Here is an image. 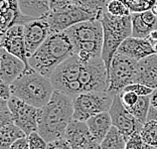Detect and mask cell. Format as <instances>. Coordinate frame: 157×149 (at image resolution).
<instances>
[{"mask_svg":"<svg viewBox=\"0 0 157 149\" xmlns=\"http://www.w3.org/2000/svg\"><path fill=\"white\" fill-rule=\"evenodd\" d=\"M73 117V98L55 91L48 104L40 108L37 132L48 142L65 137Z\"/></svg>","mask_w":157,"mask_h":149,"instance_id":"cell-1","label":"cell"},{"mask_svg":"<svg viewBox=\"0 0 157 149\" xmlns=\"http://www.w3.org/2000/svg\"><path fill=\"white\" fill-rule=\"evenodd\" d=\"M74 55V48L66 31L52 33L28 58V65L37 73L51 78L58 67Z\"/></svg>","mask_w":157,"mask_h":149,"instance_id":"cell-2","label":"cell"},{"mask_svg":"<svg viewBox=\"0 0 157 149\" xmlns=\"http://www.w3.org/2000/svg\"><path fill=\"white\" fill-rule=\"evenodd\" d=\"M74 48V55L83 63L102 58L104 32L101 20L96 18L80 22L65 30Z\"/></svg>","mask_w":157,"mask_h":149,"instance_id":"cell-3","label":"cell"},{"mask_svg":"<svg viewBox=\"0 0 157 149\" xmlns=\"http://www.w3.org/2000/svg\"><path fill=\"white\" fill-rule=\"evenodd\" d=\"M10 88L12 96L36 108L48 104L56 91L49 78L37 73L31 67L24 70Z\"/></svg>","mask_w":157,"mask_h":149,"instance_id":"cell-4","label":"cell"},{"mask_svg":"<svg viewBox=\"0 0 157 149\" xmlns=\"http://www.w3.org/2000/svg\"><path fill=\"white\" fill-rule=\"evenodd\" d=\"M103 25L104 42H103L102 59L108 70L112 59L122 42L132 35L131 15L114 16L109 12H104L100 18Z\"/></svg>","mask_w":157,"mask_h":149,"instance_id":"cell-5","label":"cell"},{"mask_svg":"<svg viewBox=\"0 0 157 149\" xmlns=\"http://www.w3.org/2000/svg\"><path fill=\"white\" fill-rule=\"evenodd\" d=\"M82 67L83 62L76 55H73L60 63L49 78L55 90L62 92L71 98L83 94V88L80 83Z\"/></svg>","mask_w":157,"mask_h":149,"instance_id":"cell-6","label":"cell"},{"mask_svg":"<svg viewBox=\"0 0 157 149\" xmlns=\"http://www.w3.org/2000/svg\"><path fill=\"white\" fill-rule=\"evenodd\" d=\"M114 96L108 92H89L73 98L74 120L87 122L91 117L103 112H109Z\"/></svg>","mask_w":157,"mask_h":149,"instance_id":"cell-7","label":"cell"},{"mask_svg":"<svg viewBox=\"0 0 157 149\" xmlns=\"http://www.w3.org/2000/svg\"><path fill=\"white\" fill-rule=\"evenodd\" d=\"M137 63L135 59L116 52L109 69V86L107 92L110 95H120L125 88L135 83Z\"/></svg>","mask_w":157,"mask_h":149,"instance_id":"cell-8","label":"cell"},{"mask_svg":"<svg viewBox=\"0 0 157 149\" xmlns=\"http://www.w3.org/2000/svg\"><path fill=\"white\" fill-rule=\"evenodd\" d=\"M95 14L88 12L81 6L75 4L74 2H69L62 8L55 11H51L44 19L48 20L51 27V32H63L67 28L72 27L80 22L96 19Z\"/></svg>","mask_w":157,"mask_h":149,"instance_id":"cell-9","label":"cell"},{"mask_svg":"<svg viewBox=\"0 0 157 149\" xmlns=\"http://www.w3.org/2000/svg\"><path fill=\"white\" fill-rule=\"evenodd\" d=\"M8 107L11 111L13 122L28 136L37 131L40 108L33 107L12 96L8 100Z\"/></svg>","mask_w":157,"mask_h":149,"instance_id":"cell-10","label":"cell"},{"mask_svg":"<svg viewBox=\"0 0 157 149\" xmlns=\"http://www.w3.org/2000/svg\"><path fill=\"white\" fill-rule=\"evenodd\" d=\"M109 113L111 115L113 126L119 129V131L127 140L133 134L141 132L144 124H142L136 117L128 111V109L125 107L121 101L120 95L114 96V100Z\"/></svg>","mask_w":157,"mask_h":149,"instance_id":"cell-11","label":"cell"},{"mask_svg":"<svg viewBox=\"0 0 157 149\" xmlns=\"http://www.w3.org/2000/svg\"><path fill=\"white\" fill-rule=\"evenodd\" d=\"M65 138L73 149H100L101 145L93 137L87 123L74 119L67 126Z\"/></svg>","mask_w":157,"mask_h":149,"instance_id":"cell-12","label":"cell"},{"mask_svg":"<svg viewBox=\"0 0 157 149\" xmlns=\"http://www.w3.org/2000/svg\"><path fill=\"white\" fill-rule=\"evenodd\" d=\"M23 28L27 56L30 58L52 34L51 27L46 19H33L24 24Z\"/></svg>","mask_w":157,"mask_h":149,"instance_id":"cell-13","label":"cell"},{"mask_svg":"<svg viewBox=\"0 0 157 149\" xmlns=\"http://www.w3.org/2000/svg\"><path fill=\"white\" fill-rule=\"evenodd\" d=\"M1 48L23 61L26 68H30L28 65L23 25H14L1 34Z\"/></svg>","mask_w":157,"mask_h":149,"instance_id":"cell-14","label":"cell"},{"mask_svg":"<svg viewBox=\"0 0 157 149\" xmlns=\"http://www.w3.org/2000/svg\"><path fill=\"white\" fill-rule=\"evenodd\" d=\"M19 8L18 0H0V28L1 34L14 25H24L30 21Z\"/></svg>","mask_w":157,"mask_h":149,"instance_id":"cell-15","label":"cell"},{"mask_svg":"<svg viewBox=\"0 0 157 149\" xmlns=\"http://www.w3.org/2000/svg\"><path fill=\"white\" fill-rule=\"evenodd\" d=\"M117 52L122 54L135 61H141L153 54H156L154 48L147 38H138L130 36L125 40Z\"/></svg>","mask_w":157,"mask_h":149,"instance_id":"cell-16","label":"cell"},{"mask_svg":"<svg viewBox=\"0 0 157 149\" xmlns=\"http://www.w3.org/2000/svg\"><path fill=\"white\" fill-rule=\"evenodd\" d=\"M26 69L23 61L9 54L4 48L0 51V78L6 84L11 85Z\"/></svg>","mask_w":157,"mask_h":149,"instance_id":"cell-17","label":"cell"},{"mask_svg":"<svg viewBox=\"0 0 157 149\" xmlns=\"http://www.w3.org/2000/svg\"><path fill=\"white\" fill-rule=\"evenodd\" d=\"M132 35L133 37L148 38L153 31L157 30V15L151 10L131 13Z\"/></svg>","mask_w":157,"mask_h":149,"instance_id":"cell-18","label":"cell"},{"mask_svg":"<svg viewBox=\"0 0 157 149\" xmlns=\"http://www.w3.org/2000/svg\"><path fill=\"white\" fill-rule=\"evenodd\" d=\"M135 83L143 84L153 90L157 89V54H153L137 63Z\"/></svg>","mask_w":157,"mask_h":149,"instance_id":"cell-19","label":"cell"},{"mask_svg":"<svg viewBox=\"0 0 157 149\" xmlns=\"http://www.w3.org/2000/svg\"><path fill=\"white\" fill-rule=\"evenodd\" d=\"M87 125L91 134L99 143H101L110 129L112 128V118L109 112H103L91 117L88 120Z\"/></svg>","mask_w":157,"mask_h":149,"instance_id":"cell-20","label":"cell"},{"mask_svg":"<svg viewBox=\"0 0 157 149\" xmlns=\"http://www.w3.org/2000/svg\"><path fill=\"white\" fill-rule=\"evenodd\" d=\"M23 15L33 19H44L49 13L48 0H18Z\"/></svg>","mask_w":157,"mask_h":149,"instance_id":"cell-21","label":"cell"},{"mask_svg":"<svg viewBox=\"0 0 157 149\" xmlns=\"http://www.w3.org/2000/svg\"><path fill=\"white\" fill-rule=\"evenodd\" d=\"M25 136V133L13 122L2 124L0 125V148L9 149L12 143Z\"/></svg>","mask_w":157,"mask_h":149,"instance_id":"cell-22","label":"cell"},{"mask_svg":"<svg viewBox=\"0 0 157 149\" xmlns=\"http://www.w3.org/2000/svg\"><path fill=\"white\" fill-rule=\"evenodd\" d=\"M127 139L119 129L115 126H112L108 134L101 142L100 149H126Z\"/></svg>","mask_w":157,"mask_h":149,"instance_id":"cell-23","label":"cell"},{"mask_svg":"<svg viewBox=\"0 0 157 149\" xmlns=\"http://www.w3.org/2000/svg\"><path fill=\"white\" fill-rule=\"evenodd\" d=\"M111 0H75L74 3L88 12L95 14L97 18L100 19L103 13L107 11V6Z\"/></svg>","mask_w":157,"mask_h":149,"instance_id":"cell-24","label":"cell"},{"mask_svg":"<svg viewBox=\"0 0 157 149\" xmlns=\"http://www.w3.org/2000/svg\"><path fill=\"white\" fill-rule=\"evenodd\" d=\"M150 107H151L150 96H140L136 104L132 106L131 108H128V111L132 115L136 117L142 124H144L147 121V117Z\"/></svg>","mask_w":157,"mask_h":149,"instance_id":"cell-25","label":"cell"},{"mask_svg":"<svg viewBox=\"0 0 157 149\" xmlns=\"http://www.w3.org/2000/svg\"><path fill=\"white\" fill-rule=\"evenodd\" d=\"M140 135L144 143L157 148V121L147 120L141 129Z\"/></svg>","mask_w":157,"mask_h":149,"instance_id":"cell-26","label":"cell"},{"mask_svg":"<svg viewBox=\"0 0 157 149\" xmlns=\"http://www.w3.org/2000/svg\"><path fill=\"white\" fill-rule=\"evenodd\" d=\"M124 3L131 13L143 12L151 10L157 0H119Z\"/></svg>","mask_w":157,"mask_h":149,"instance_id":"cell-27","label":"cell"},{"mask_svg":"<svg viewBox=\"0 0 157 149\" xmlns=\"http://www.w3.org/2000/svg\"><path fill=\"white\" fill-rule=\"evenodd\" d=\"M107 12L114 16H128L131 14L126 5L119 0H111L107 6Z\"/></svg>","mask_w":157,"mask_h":149,"instance_id":"cell-28","label":"cell"},{"mask_svg":"<svg viewBox=\"0 0 157 149\" xmlns=\"http://www.w3.org/2000/svg\"><path fill=\"white\" fill-rule=\"evenodd\" d=\"M28 143H29L30 149H46L48 142L46 141L37 131L33 132L27 136Z\"/></svg>","mask_w":157,"mask_h":149,"instance_id":"cell-29","label":"cell"},{"mask_svg":"<svg viewBox=\"0 0 157 149\" xmlns=\"http://www.w3.org/2000/svg\"><path fill=\"white\" fill-rule=\"evenodd\" d=\"M124 91L134 92L139 97H140V96H150L153 93V89L145 86L143 84H139V83H133L129 85V86L124 89Z\"/></svg>","mask_w":157,"mask_h":149,"instance_id":"cell-30","label":"cell"},{"mask_svg":"<svg viewBox=\"0 0 157 149\" xmlns=\"http://www.w3.org/2000/svg\"><path fill=\"white\" fill-rule=\"evenodd\" d=\"M120 98H121V101L123 103V105L128 109L136 104L139 99V96L137 94H135L134 92L123 91L122 93L120 94Z\"/></svg>","mask_w":157,"mask_h":149,"instance_id":"cell-31","label":"cell"},{"mask_svg":"<svg viewBox=\"0 0 157 149\" xmlns=\"http://www.w3.org/2000/svg\"><path fill=\"white\" fill-rule=\"evenodd\" d=\"M144 141L140 135V132L133 134L126 142V149H142Z\"/></svg>","mask_w":157,"mask_h":149,"instance_id":"cell-32","label":"cell"},{"mask_svg":"<svg viewBox=\"0 0 157 149\" xmlns=\"http://www.w3.org/2000/svg\"><path fill=\"white\" fill-rule=\"evenodd\" d=\"M46 149H73L65 137L48 142Z\"/></svg>","mask_w":157,"mask_h":149,"instance_id":"cell-33","label":"cell"},{"mask_svg":"<svg viewBox=\"0 0 157 149\" xmlns=\"http://www.w3.org/2000/svg\"><path fill=\"white\" fill-rule=\"evenodd\" d=\"M11 97H12V93H11L10 85L1 81L0 82V98L3 99V100L8 101Z\"/></svg>","mask_w":157,"mask_h":149,"instance_id":"cell-34","label":"cell"},{"mask_svg":"<svg viewBox=\"0 0 157 149\" xmlns=\"http://www.w3.org/2000/svg\"><path fill=\"white\" fill-rule=\"evenodd\" d=\"M9 149H30L27 136L19 138L18 140H16L15 142L11 144V146L9 147Z\"/></svg>","mask_w":157,"mask_h":149,"instance_id":"cell-35","label":"cell"},{"mask_svg":"<svg viewBox=\"0 0 157 149\" xmlns=\"http://www.w3.org/2000/svg\"><path fill=\"white\" fill-rule=\"evenodd\" d=\"M150 103L151 107L154 108L157 111V89L153 90V93L150 95Z\"/></svg>","mask_w":157,"mask_h":149,"instance_id":"cell-36","label":"cell"},{"mask_svg":"<svg viewBox=\"0 0 157 149\" xmlns=\"http://www.w3.org/2000/svg\"><path fill=\"white\" fill-rule=\"evenodd\" d=\"M147 120H156V121H157V111L154 108L150 107V110H149V113H148Z\"/></svg>","mask_w":157,"mask_h":149,"instance_id":"cell-37","label":"cell"},{"mask_svg":"<svg viewBox=\"0 0 157 149\" xmlns=\"http://www.w3.org/2000/svg\"><path fill=\"white\" fill-rule=\"evenodd\" d=\"M142 149H157V148L151 146V145H148V144L144 143V144H143V147H142Z\"/></svg>","mask_w":157,"mask_h":149,"instance_id":"cell-38","label":"cell"},{"mask_svg":"<svg viewBox=\"0 0 157 149\" xmlns=\"http://www.w3.org/2000/svg\"><path fill=\"white\" fill-rule=\"evenodd\" d=\"M151 11L155 14V15H157V1H156V3L154 4V6L152 7V9H151Z\"/></svg>","mask_w":157,"mask_h":149,"instance_id":"cell-39","label":"cell"},{"mask_svg":"<svg viewBox=\"0 0 157 149\" xmlns=\"http://www.w3.org/2000/svg\"><path fill=\"white\" fill-rule=\"evenodd\" d=\"M152 45H153V48H154V49H155V52H156V54H157V40H155V41H153L152 44H151Z\"/></svg>","mask_w":157,"mask_h":149,"instance_id":"cell-40","label":"cell"},{"mask_svg":"<svg viewBox=\"0 0 157 149\" xmlns=\"http://www.w3.org/2000/svg\"><path fill=\"white\" fill-rule=\"evenodd\" d=\"M67 1H69V2H74L75 0H67Z\"/></svg>","mask_w":157,"mask_h":149,"instance_id":"cell-41","label":"cell"}]
</instances>
